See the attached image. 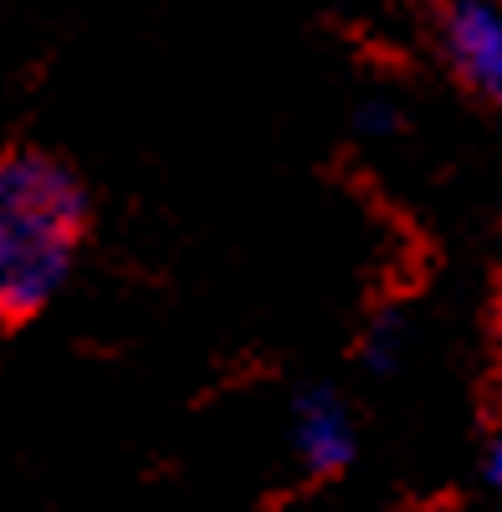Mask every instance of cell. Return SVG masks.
<instances>
[{
	"label": "cell",
	"mask_w": 502,
	"mask_h": 512,
	"mask_svg": "<svg viewBox=\"0 0 502 512\" xmlns=\"http://www.w3.org/2000/svg\"><path fill=\"white\" fill-rule=\"evenodd\" d=\"M359 359L369 374H395L410 359V323L400 313H374L359 338Z\"/></svg>",
	"instance_id": "obj_4"
},
{
	"label": "cell",
	"mask_w": 502,
	"mask_h": 512,
	"mask_svg": "<svg viewBox=\"0 0 502 512\" xmlns=\"http://www.w3.org/2000/svg\"><path fill=\"white\" fill-rule=\"evenodd\" d=\"M431 31L446 72L502 118V0H436Z\"/></svg>",
	"instance_id": "obj_2"
},
{
	"label": "cell",
	"mask_w": 502,
	"mask_h": 512,
	"mask_svg": "<svg viewBox=\"0 0 502 512\" xmlns=\"http://www.w3.org/2000/svg\"><path fill=\"white\" fill-rule=\"evenodd\" d=\"M287 446L308 477H344L359 461V415L339 384H303L287 400Z\"/></svg>",
	"instance_id": "obj_3"
},
{
	"label": "cell",
	"mask_w": 502,
	"mask_h": 512,
	"mask_svg": "<svg viewBox=\"0 0 502 512\" xmlns=\"http://www.w3.org/2000/svg\"><path fill=\"white\" fill-rule=\"evenodd\" d=\"M395 118H400V108H395L390 98H369V103H359V113H354V128H359L364 139H390L395 128H400Z\"/></svg>",
	"instance_id": "obj_5"
},
{
	"label": "cell",
	"mask_w": 502,
	"mask_h": 512,
	"mask_svg": "<svg viewBox=\"0 0 502 512\" xmlns=\"http://www.w3.org/2000/svg\"><path fill=\"white\" fill-rule=\"evenodd\" d=\"M482 477H487V487H497L502 492V431L487 441V451H482Z\"/></svg>",
	"instance_id": "obj_6"
},
{
	"label": "cell",
	"mask_w": 502,
	"mask_h": 512,
	"mask_svg": "<svg viewBox=\"0 0 502 512\" xmlns=\"http://www.w3.org/2000/svg\"><path fill=\"white\" fill-rule=\"evenodd\" d=\"M88 226L93 195L62 154H0V323H26L67 292Z\"/></svg>",
	"instance_id": "obj_1"
}]
</instances>
